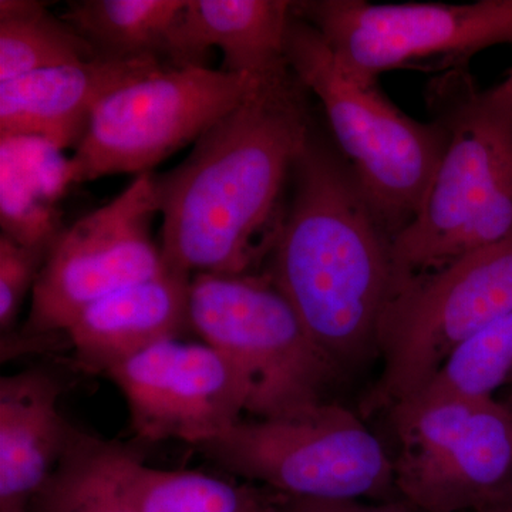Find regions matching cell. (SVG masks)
Listing matches in <instances>:
<instances>
[{
  "label": "cell",
  "mask_w": 512,
  "mask_h": 512,
  "mask_svg": "<svg viewBox=\"0 0 512 512\" xmlns=\"http://www.w3.org/2000/svg\"><path fill=\"white\" fill-rule=\"evenodd\" d=\"M305 92L292 72L256 84L184 161L154 175L167 271L190 279L262 271L313 127Z\"/></svg>",
  "instance_id": "1"
},
{
  "label": "cell",
  "mask_w": 512,
  "mask_h": 512,
  "mask_svg": "<svg viewBox=\"0 0 512 512\" xmlns=\"http://www.w3.org/2000/svg\"><path fill=\"white\" fill-rule=\"evenodd\" d=\"M262 274L338 369L377 353L394 291L393 235L348 164L311 130Z\"/></svg>",
  "instance_id": "2"
},
{
  "label": "cell",
  "mask_w": 512,
  "mask_h": 512,
  "mask_svg": "<svg viewBox=\"0 0 512 512\" xmlns=\"http://www.w3.org/2000/svg\"><path fill=\"white\" fill-rule=\"evenodd\" d=\"M446 147L416 217L392 241L394 288L512 235V90L466 69L431 87ZM394 292V291H393Z\"/></svg>",
  "instance_id": "3"
},
{
  "label": "cell",
  "mask_w": 512,
  "mask_h": 512,
  "mask_svg": "<svg viewBox=\"0 0 512 512\" xmlns=\"http://www.w3.org/2000/svg\"><path fill=\"white\" fill-rule=\"evenodd\" d=\"M286 60L322 104L340 156L396 237L419 211L446 147V130L437 120L421 123L394 106L377 80L348 69L293 9Z\"/></svg>",
  "instance_id": "4"
},
{
  "label": "cell",
  "mask_w": 512,
  "mask_h": 512,
  "mask_svg": "<svg viewBox=\"0 0 512 512\" xmlns=\"http://www.w3.org/2000/svg\"><path fill=\"white\" fill-rule=\"evenodd\" d=\"M195 450L225 473L285 497L384 503L397 495L389 451L336 403L241 420Z\"/></svg>",
  "instance_id": "5"
},
{
  "label": "cell",
  "mask_w": 512,
  "mask_h": 512,
  "mask_svg": "<svg viewBox=\"0 0 512 512\" xmlns=\"http://www.w3.org/2000/svg\"><path fill=\"white\" fill-rule=\"evenodd\" d=\"M191 332L234 363L247 382V413L281 419L328 402L338 375L268 276L195 275Z\"/></svg>",
  "instance_id": "6"
},
{
  "label": "cell",
  "mask_w": 512,
  "mask_h": 512,
  "mask_svg": "<svg viewBox=\"0 0 512 512\" xmlns=\"http://www.w3.org/2000/svg\"><path fill=\"white\" fill-rule=\"evenodd\" d=\"M512 312V235L394 288L380 323L382 373L366 414L423 389L463 340Z\"/></svg>",
  "instance_id": "7"
},
{
  "label": "cell",
  "mask_w": 512,
  "mask_h": 512,
  "mask_svg": "<svg viewBox=\"0 0 512 512\" xmlns=\"http://www.w3.org/2000/svg\"><path fill=\"white\" fill-rule=\"evenodd\" d=\"M397 495L414 512H512V409L406 399L389 410Z\"/></svg>",
  "instance_id": "8"
},
{
  "label": "cell",
  "mask_w": 512,
  "mask_h": 512,
  "mask_svg": "<svg viewBox=\"0 0 512 512\" xmlns=\"http://www.w3.org/2000/svg\"><path fill=\"white\" fill-rule=\"evenodd\" d=\"M256 82L211 67H165L111 93L69 160L72 184L153 173L237 109Z\"/></svg>",
  "instance_id": "9"
},
{
  "label": "cell",
  "mask_w": 512,
  "mask_h": 512,
  "mask_svg": "<svg viewBox=\"0 0 512 512\" xmlns=\"http://www.w3.org/2000/svg\"><path fill=\"white\" fill-rule=\"evenodd\" d=\"M293 13L318 30L359 76L377 80L399 69H466L471 57L512 45V0L474 3L293 2Z\"/></svg>",
  "instance_id": "10"
},
{
  "label": "cell",
  "mask_w": 512,
  "mask_h": 512,
  "mask_svg": "<svg viewBox=\"0 0 512 512\" xmlns=\"http://www.w3.org/2000/svg\"><path fill=\"white\" fill-rule=\"evenodd\" d=\"M157 217L156 181L146 173L109 204L64 228L49 249L18 338L62 336L94 302L167 271L151 234Z\"/></svg>",
  "instance_id": "11"
},
{
  "label": "cell",
  "mask_w": 512,
  "mask_h": 512,
  "mask_svg": "<svg viewBox=\"0 0 512 512\" xmlns=\"http://www.w3.org/2000/svg\"><path fill=\"white\" fill-rule=\"evenodd\" d=\"M123 394L143 444L177 440L201 446L244 420V376L208 343L173 338L128 357L104 375Z\"/></svg>",
  "instance_id": "12"
},
{
  "label": "cell",
  "mask_w": 512,
  "mask_h": 512,
  "mask_svg": "<svg viewBox=\"0 0 512 512\" xmlns=\"http://www.w3.org/2000/svg\"><path fill=\"white\" fill-rule=\"evenodd\" d=\"M165 67L170 64L158 57L99 56L0 83V136L39 137L74 150L101 101Z\"/></svg>",
  "instance_id": "13"
},
{
  "label": "cell",
  "mask_w": 512,
  "mask_h": 512,
  "mask_svg": "<svg viewBox=\"0 0 512 512\" xmlns=\"http://www.w3.org/2000/svg\"><path fill=\"white\" fill-rule=\"evenodd\" d=\"M293 2L286 0H187L171 33L167 62L208 67L212 49L222 53V72L268 82L291 72L286 33Z\"/></svg>",
  "instance_id": "14"
},
{
  "label": "cell",
  "mask_w": 512,
  "mask_h": 512,
  "mask_svg": "<svg viewBox=\"0 0 512 512\" xmlns=\"http://www.w3.org/2000/svg\"><path fill=\"white\" fill-rule=\"evenodd\" d=\"M191 279L165 271L84 309L64 332L73 363L86 375L111 367L158 342L191 332Z\"/></svg>",
  "instance_id": "15"
},
{
  "label": "cell",
  "mask_w": 512,
  "mask_h": 512,
  "mask_svg": "<svg viewBox=\"0 0 512 512\" xmlns=\"http://www.w3.org/2000/svg\"><path fill=\"white\" fill-rule=\"evenodd\" d=\"M64 382L33 367L0 379V512H28L76 427L60 413Z\"/></svg>",
  "instance_id": "16"
},
{
  "label": "cell",
  "mask_w": 512,
  "mask_h": 512,
  "mask_svg": "<svg viewBox=\"0 0 512 512\" xmlns=\"http://www.w3.org/2000/svg\"><path fill=\"white\" fill-rule=\"evenodd\" d=\"M69 160L43 138L0 136L2 234L28 247H52L66 228L59 204L73 185Z\"/></svg>",
  "instance_id": "17"
},
{
  "label": "cell",
  "mask_w": 512,
  "mask_h": 512,
  "mask_svg": "<svg viewBox=\"0 0 512 512\" xmlns=\"http://www.w3.org/2000/svg\"><path fill=\"white\" fill-rule=\"evenodd\" d=\"M121 490L134 512H251L271 490L192 470H158L131 448L120 473Z\"/></svg>",
  "instance_id": "18"
},
{
  "label": "cell",
  "mask_w": 512,
  "mask_h": 512,
  "mask_svg": "<svg viewBox=\"0 0 512 512\" xmlns=\"http://www.w3.org/2000/svg\"><path fill=\"white\" fill-rule=\"evenodd\" d=\"M131 446L74 429L69 447L28 512H134L120 473Z\"/></svg>",
  "instance_id": "19"
},
{
  "label": "cell",
  "mask_w": 512,
  "mask_h": 512,
  "mask_svg": "<svg viewBox=\"0 0 512 512\" xmlns=\"http://www.w3.org/2000/svg\"><path fill=\"white\" fill-rule=\"evenodd\" d=\"M187 0H83L70 3L63 19L97 55L167 62L171 33Z\"/></svg>",
  "instance_id": "20"
},
{
  "label": "cell",
  "mask_w": 512,
  "mask_h": 512,
  "mask_svg": "<svg viewBox=\"0 0 512 512\" xmlns=\"http://www.w3.org/2000/svg\"><path fill=\"white\" fill-rule=\"evenodd\" d=\"M96 57L94 47L43 3L0 2V83Z\"/></svg>",
  "instance_id": "21"
},
{
  "label": "cell",
  "mask_w": 512,
  "mask_h": 512,
  "mask_svg": "<svg viewBox=\"0 0 512 512\" xmlns=\"http://www.w3.org/2000/svg\"><path fill=\"white\" fill-rule=\"evenodd\" d=\"M511 379L512 312L463 340L423 389L407 399H493L495 390Z\"/></svg>",
  "instance_id": "22"
},
{
  "label": "cell",
  "mask_w": 512,
  "mask_h": 512,
  "mask_svg": "<svg viewBox=\"0 0 512 512\" xmlns=\"http://www.w3.org/2000/svg\"><path fill=\"white\" fill-rule=\"evenodd\" d=\"M49 249L19 244L0 235V330L3 338L15 330L23 303L39 278Z\"/></svg>",
  "instance_id": "23"
},
{
  "label": "cell",
  "mask_w": 512,
  "mask_h": 512,
  "mask_svg": "<svg viewBox=\"0 0 512 512\" xmlns=\"http://www.w3.org/2000/svg\"><path fill=\"white\" fill-rule=\"evenodd\" d=\"M276 504L284 512H414L402 500L369 503L357 500H311L276 494Z\"/></svg>",
  "instance_id": "24"
},
{
  "label": "cell",
  "mask_w": 512,
  "mask_h": 512,
  "mask_svg": "<svg viewBox=\"0 0 512 512\" xmlns=\"http://www.w3.org/2000/svg\"><path fill=\"white\" fill-rule=\"evenodd\" d=\"M251 512H284L279 508V505L276 504V494L274 491H271L269 493L268 497L265 498L264 501H262L261 504L256 505L254 510Z\"/></svg>",
  "instance_id": "25"
},
{
  "label": "cell",
  "mask_w": 512,
  "mask_h": 512,
  "mask_svg": "<svg viewBox=\"0 0 512 512\" xmlns=\"http://www.w3.org/2000/svg\"><path fill=\"white\" fill-rule=\"evenodd\" d=\"M504 82L510 86V89L512 90V69L510 70V73H508V76L505 77Z\"/></svg>",
  "instance_id": "26"
},
{
  "label": "cell",
  "mask_w": 512,
  "mask_h": 512,
  "mask_svg": "<svg viewBox=\"0 0 512 512\" xmlns=\"http://www.w3.org/2000/svg\"><path fill=\"white\" fill-rule=\"evenodd\" d=\"M511 383H512V379H511ZM511 386H512V384H511ZM507 404H508V406H510V407H511V409H512V389H511L510 399H508Z\"/></svg>",
  "instance_id": "27"
},
{
  "label": "cell",
  "mask_w": 512,
  "mask_h": 512,
  "mask_svg": "<svg viewBox=\"0 0 512 512\" xmlns=\"http://www.w3.org/2000/svg\"><path fill=\"white\" fill-rule=\"evenodd\" d=\"M491 512H498V511H491Z\"/></svg>",
  "instance_id": "28"
}]
</instances>
